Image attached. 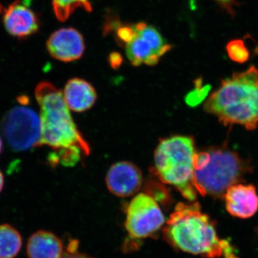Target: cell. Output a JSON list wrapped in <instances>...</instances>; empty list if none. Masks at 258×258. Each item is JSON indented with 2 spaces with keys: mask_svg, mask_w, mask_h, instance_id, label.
I'll list each match as a JSON object with an SVG mask.
<instances>
[{
  "mask_svg": "<svg viewBox=\"0 0 258 258\" xmlns=\"http://www.w3.org/2000/svg\"><path fill=\"white\" fill-rule=\"evenodd\" d=\"M194 169V182L198 192L215 198H224L228 188L240 184L252 171L248 161L224 146L196 153Z\"/></svg>",
  "mask_w": 258,
  "mask_h": 258,
  "instance_id": "obj_4",
  "label": "cell"
},
{
  "mask_svg": "<svg viewBox=\"0 0 258 258\" xmlns=\"http://www.w3.org/2000/svg\"><path fill=\"white\" fill-rule=\"evenodd\" d=\"M111 64H115V66L117 64H119L120 63V57L118 54L113 53L111 55Z\"/></svg>",
  "mask_w": 258,
  "mask_h": 258,
  "instance_id": "obj_21",
  "label": "cell"
},
{
  "mask_svg": "<svg viewBox=\"0 0 258 258\" xmlns=\"http://www.w3.org/2000/svg\"><path fill=\"white\" fill-rule=\"evenodd\" d=\"M165 223L160 206L151 195L139 194L127 207L125 227L132 240H140L155 235Z\"/></svg>",
  "mask_w": 258,
  "mask_h": 258,
  "instance_id": "obj_7",
  "label": "cell"
},
{
  "mask_svg": "<svg viewBox=\"0 0 258 258\" xmlns=\"http://www.w3.org/2000/svg\"><path fill=\"white\" fill-rule=\"evenodd\" d=\"M62 96L69 109L76 112L90 109L97 98L92 85L81 79L70 80L64 86Z\"/></svg>",
  "mask_w": 258,
  "mask_h": 258,
  "instance_id": "obj_13",
  "label": "cell"
},
{
  "mask_svg": "<svg viewBox=\"0 0 258 258\" xmlns=\"http://www.w3.org/2000/svg\"><path fill=\"white\" fill-rule=\"evenodd\" d=\"M216 1L220 3V4L223 5L224 6L229 7V8H230V5L233 0H216Z\"/></svg>",
  "mask_w": 258,
  "mask_h": 258,
  "instance_id": "obj_22",
  "label": "cell"
},
{
  "mask_svg": "<svg viewBox=\"0 0 258 258\" xmlns=\"http://www.w3.org/2000/svg\"><path fill=\"white\" fill-rule=\"evenodd\" d=\"M47 48L54 58L62 62H72L83 55L84 39L76 29H60L52 34L48 39Z\"/></svg>",
  "mask_w": 258,
  "mask_h": 258,
  "instance_id": "obj_10",
  "label": "cell"
},
{
  "mask_svg": "<svg viewBox=\"0 0 258 258\" xmlns=\"http://www.w3.org/2000/svg\"><path fill=\"white\" fill-rule=\"evenodd\" d=\"M3 186H4V176L3 173L0 171V192L3 190Z\"/></svg>",
  "mask_w": 258,
  "mask_h": 258,
  "instance_id": "obj_23",
  "label": "cell"
},
{
  "mask_svg": "<svg viewBox=\"0 0 258 258\" xmlns=\"http://www.w3.org/2000/svg\"><path fill=\"white\" fill-rule=\"evenodd\" d=\"M52 5L56 17L60 21H66L79 8L88 12L92 11L90 0H52Z\"/></svg>",
  "mask_w": 258,
  "mask_h": 258,
  "instance_id": "obj_16",
  "label": "cell"
},
{
  "mask_svg": "<svg viewBox=\"0 0 258 258\" xmlns=\"http://www.w3.org/2000/svg\"><path fill=\"white\" fill-rule=\"evenodd\" d=\"M5 28L10 34L19 38H25L38 30L40 23L36 14L29 5L17 0L5 12Z\"/></svg>",
  "mask_w": 258,
  "mask_h": 258,
  "instance_id": "obj_12",
  "label": "cell"
},
{
  "mask_svg": "<svg viewBox=\"0 0 258 258\" xmlns=\"http://www.w3.org/2000/svg\"><path fill=\"white\" fill-rule=\"evenodd\" d=\"M2 10H3V7H2V5H0V13H1Z\"/></svg>",
  "mask_w": 258,
  "mask_h": 258,
  "instance_id": "obj_25",
  "label": "cell"
},
{
  "mask_svg": "<svg viewBox=\"0 0 258 258\" xmlns=\"http://www.w3.org/2000/svg\"><path fill=\"white\" fill-rule=\"evenodd\" d=\"M29 258H61L64 253L62 241L52 232L40 230L29 238Z\"/></svg>",
  "mask_w": 258,
  "mask_h": 258,
  "instance_id": "obj_14",
  "label": "cell"
},
{
  "mask_svg": "<svg viewBox=\"0 0 258 258\" xmlns=\"http://www.w3.org/2000/svg\"><path fill=\"white\" fill-rule=\"evenodd\" d=\"M7 142L15 152H24L40 146L41 120L28 106H18L7 112L1 121Z\"/></svg>",
  "mask_w": 258,
  "mask_h": 258,
  "instance_id": "obj_6",
  "label": "cell"
},
{
  "mask_svg": "<svg viewBox=\"0 0 258 258\" xmlns=\"http://www.w3.org/2000/svg\"><path fill=\"white\" fill-rule=\"evenodd\" d=\"M215 222L202 211L198 203L176 205L163 227L164 240L171 247L206 258L222 255V241Z\"/></svg>",
  "mask_w": 258,
  "mask_h": 258,
  "instance_id": "obj_3",
  "label": "cell"
},
{
  "mask_svg": "<svg viewBox=\"0 0 258 258\" xmlns=\"http://www.w3.org/2000/svg\"><path fill=\"white\" fill-rule=\"evenodd\" d=\"M196 89L187 97L189 104H198V103L206 96L208 91V86H202L201 81H196Z\"/></svg>",
  "mask_w": 258,
  "mask_h": 258,
  "instance_id": "obj_18",
  "label": "cell"
},
{
  "mask_svg": "<svg viewBox=\"0 0 258 258\" xmlns=\"http://www.w3.org/2000/svg\"><path fill=\"white\" fill-rule=\"evenodd\" d=\"M227 54L231 60L237 63H244L248 60L249 52L242 40H231L227 45Z\"/></svg>",
  "mask_w": 258,
  "mask_h": 258,
  "instance_id": "obj_17",
  "label": "cell"
},
{
  "mask_svg": "<svg viewBox=\"0 0 258 258\" xmlns=\"http://www.w3.org/2000/svg\"><path fill=\"white\" fill-rule=\"evenodd\" d=\"M225 206L232 216L247 219L255 215L258 210V195L252 184L232 185L226 191Z\"/></svg>",
  "mask_w": 258,
  "mask_h": 258,
  "instance_id": "obj_11",
  "label": "cell"
},
{
  "mask_svg": "<svg viewBox=\"0 0 258 258\" xmlns=\"http://www.w3.org/2000/svg\"><path fill=\"white\" fill-rule=\"evenodd\" d=\"M35 94L40 109V145L55 151L50 156V162L72 166L89 155V146L75 124L61 91L50 83L42 82L35 88Z\"/></svg>",
  "mask_w": 258,
  "mask_h": 258,
  "instance_id": "obj_1",
  "label": "cell"
},
{
  "mask_svg": "<svg viewBox=\"0 0 258 258\" xmlns=\"http://www.w3.org/2000/svg\"><path fill=\"white\" fill-rule=\"evenodd\" d=\"M195 141L186 136L161 140L154 154V172L165 184L172 185L190 202L198 198L194 182Z\"/></svg>",
  "mask_w": 258,
  "mask_h": 258,
  "instance_id": "obj_5",
  "label": "cell"
},
{
  "mask_svg": "<svg viewBox=\"0 0 258 258\" xmlns=\"http://www.w3.org/2000/svg\"><path fill=\"white\" fill-rule=\"evenodd\" d=\"M2 150H3V141H2L1 137H0V154H1Z\"/></svg>",
  "mask_w": 258,
  "mask_h": 258,
  "instance_id": "obj_24",
  "label": "cell"
},
{
  "mask_svg": "<svg viewBox=\"0 0 258 258\" xmlns=\"http://www.w3.org/2000/svg\"><path fill=\"white\" fill-rule=\"evenodd\" d=\"M134 32L132 38L123 47L129 61L134 66H154L171 45L166 41L157 28L145 23L134 24Z\"/></svg>",
  "mask_w": 258,
  "mask_h": 258,
  "instance_id": "obj_8",
  "label": "cell"
},
{
  "mask_svg": "<svg viewBox=\"0 0 258 258\" xmlns=\"http://www.w3.org/2000/svg\"><path fill=\"white\" fill-rule=\"evenodd\" d=\"M222 252L225 258H238L235 254V249L231 244L230 241L223 240L222 241Z\"/></svg>",
  "mask_w": 258,
  "mask_h": 258,
  "instance_id": "obj_19",
  "label": "cell"
},
{
  "mask_svg": "<svg viewBox=\"0 0 258 258\" xmlns=\"http://www.w3.org/2000/svg\"><path fill=\"white\" fill-rule=\"evenodd\" d=\"M22 247V237L9 225H0V258H14Z\"/></svg>",
  "mask_w": 258,
  "mask_h": 258,
  "instance_id": "obj_15",
  "label": "cell"
},
{
  "mask_svg": "<svg viewBox=\"0 0 258 258\" xmlns=\"http://www.w3.org/2000/svg\"><path fill=\"white\" fill-rule=\"evenodd\" d=\"M205 109L225 126L240 125L254 130L258 125V69L250 66L222 81L207 100Z\"/></svg>",
  "mask_w": 258,
  "mask_h": 258,
  "instance_id": "obj_2",
  "label": "cell"
},
{
  "mask_svg": "<svg viewBox=\"0 0 258 258\" xmlns=\"http://www.w3.org/2000/svg\"><path fill=\"white\" fill-rule=\"evenodd\" d=\"M106 185L115 196L127 198L140 189L143 181L142 171L132 163H115L107 173Z\"/></svg>",
  "mask_w": 258,
  "mask_h": 258,
  "instance_id": "obj_9",
  "label": "cell"
},
{
  "mask_svg": "<svg viewBox=\"0 0 258 258\" xmlns=\"http://www.w3.org/2000/svg\"><path fill=\"white\" fill-rule=\"evenodd\" d=\"M61 258H93L87 254L79 252L75 249V245H70L66 252H64Z\"/></svg>",
  "mask_w": 258,
  "mask_h": 258,
  "instance_id": "obj_20",
  "label": "cell"
}]
</instances>
